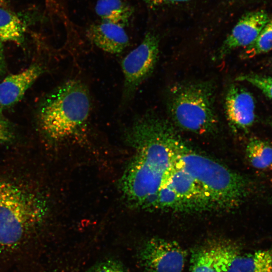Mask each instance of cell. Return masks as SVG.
Here are the masks:
<instances>
[{
    "label": "cell",
    "instance_id": "obj_1",
    "mask_svg": "<svg viewBox=\"0 0 272 272\" xmlns=\"http://www.w3.org/2000/svg\"><path fill=\"white\" fill-rule=\"evenodd\" d=\"M175 132L168 122L150 114L135 121L127 131L126 140L135 154L119 184L131 207L146 210L164 182L174 162L171 141Z\"/></svg>",
    "mask_w": 272,
    "mask_h": 272
},
{
    "label": "cell",
    "instance_id": "obj_2",
    "mask_svg": "<svg viewBox=\"0 0 272 272\" xmlns=\"http://www.w3.org/2000/svg\"><path fill=\"white\" fill-rule=\"evenodd\" d=\"M47 208L35 193L0 180V272H35Z\"/></svg>",
    "mask_w": 272,
    "mask_h": 272
},
{
    "label": "cell",
    "instance_id": "obj_3",
    "mask_svg": "<svg viewBox=\"0 0 272 272\" xmlns=\"http://www.w3.org/2000/svg\"><path fill=\"white\" fill-rule=\"evenodd\" d=\"M171 145L174 162L186 171L210 195L217 210L237 208L252 191L246 177L189 148L175 132Z\"/></svg>",
    "mask_w": 272,
    "mask_h": 272
},
{
    "label": "cell",
    "instance_id": "obj_4",
    "mask_svg": "<svg viewBox=\"0 0 272 272\" xmlns=\"http://www.w3.org/2000/svg\"><path fill=\"white\" fill-rule=\"evenodd\" d=\"M90 110L87 87L80 80H69L44 100L39 111L40 125L48 138L61 141L72 137L82 128Z\"/></svg>",
    "mask_w": 272,
    "mask_h": 272
},
{
    "label": "cell",
    "instance_id": "obj_5",
    "mask_svg": "<svg viewBox=\"0 0 272 272\" xmlns=\"http://www.w3.org/2000/svg\"><path fill=\"white\" fill-rule=\"evenodd\" d=\"M214 87L207 81L178 84L168 94L169 115L181 128L197 134L213 132L218 118L214 106Z\"/></svg>",
    "mask_w": 272,
    "mask_h": 272
},
{
    "label": "cell",
    "instance_id": "obj_6",
    "mask_svg": "<svg viewBox=\"0 0 272 272\" xmlns=\"http://www.w3.org/2000/svg\"><path fill=\"white\" fill-rule=\"evenodd\" d=\"M159 52V39L148 32L141 43L126 55L121 62L124 77L122 103L128 102L140 86L153 72Z\"/></svg>",
    "mask_w": 272,
    "mask_h": 272
},
{
    "label": "cell",
    "instance_id": "obj_7",
    "mask_svg": "<svg viewBox=\"0 0 272 272\" xmlns=\"http://www.w3.org/2000/svg\"><path fill=\"white\" fill-rule=\"evenodd\" d=\"M187 253L177 241L153 237L145 241L137 259L145 272H182Z\"/></svg>",
    "mask_w": 272,
    "mask_h": 272
},
{
    "label": "cell",
    "instance_id": "obj_8",
    "mask_svg": "<svg viewBox=\"0 0 272 272\" xmlns=\"http://www.w3.org/2000/svg\"><path fill=\"white\" fill-rule=\"evenodd\" d=\"M241 251L240 245L233 240L208 239L192 249L189 272H227Z\"/></svg>",
    "mask_w": 272,
    "mask_h": 272
},
{
    "label": "cell",
    "instance_id": "obj_9",
    "mask_svg": "<svg viewBox=\"0 0 272 272\" xmlns=\"http://www.w3.org/2000/svg\"><path fill=\"white\" fill-rule=\"evenodd\" d=\"M164 182L185 201L190 213L217 210L206 191L174 162Z\"/></svg>",
    "mask_w": 272,
    "mask_h": 272
},
{
    "label": "cell",
    "instance_id": "obj_10",
    "mask_svg": "<svg viewBox=\"0 0 272 272\" xmlns=\"http://www.w3.org/2000/svg\"><path fill=\"white\" fill-rule=\"evenodd\" d=\"M269 18L263 10H257L244 14L234 26L219 48L216 58L225 57L233 50L246 47L256 39Z\"/></svg>",
    "mask_w": 272,
    "mask_h": 272
},
{
    "label": "cell",
    "instance_id": "obj_11",
    "mask_svg": "<svg viewBox=\"0 0 272 272\" xmlns=\"http://www.w3.org/2000/svg\"><path fill=\"white\" fill-rule=\"evenodd\" d=\"M224 107L230 127L235 130H246L255 118V103L252 94L240 85L233 84L226 94Z\"/></svg>",
    "mask_w": 272,
    "mask_h": 272
},
{
    "label": "cell",
    "instance_id": "obj_12",
    "mask_svg": "<svg viewBox=\"0 0 272 272\" xmlns=\"http://www.w3.org/2000/svg\"><path fill=\"white\" fill-rule=\"evenodd\" d=\"M87 38L97 47L110 54H119L128 46L129 38L124 27L102 22L91 25L86 30Z\"/></svg>",
    "mask_w": 272,
    "mask_h": 272
},
{
    "label": "cell",
    "instance_id": "obj_13",
    "mask_svg": "<svg viewBox=\"0 0 272 272\" xmlns=\"http://www.w3.org/2000/svg\"><path fill=\"white\" fill-rule=\"evenodd\" d=\"M43 71L39 64H33L22 72L5 78L0 83V103L3 108L19 101Z\"/></svg>",
    "mask_w": 272,
    "mask_h": 272
},
{
    "label": "cell",
    "instance_id": "obj_14",
    "mask_svg": "<svg viewBox=\"0 0 272 272\" xmlns=\"http://www.w3.org/2000/svg\"><path fill=\"white\" fill-rule=\"evenodd\" d=\"M227 272H272V250L239 254Z\"/></svg>",
    "mask_w": 272,
    "mask_h": 272
},
{
    "label": "cell",
    "instance_id": "obj_15",
    "mask_svg": "<svg viewBox=\"0 0 272 272\" xmlns=\"http://www.w3.org/2000/svg\"><path fill=\"white\" fill-rule=\"evenodd\" d=\"M95 11L103 22L124 26L133 14V10L123 0H98Z\"/></svg>",
    "mask_w": 272,
    "mask_h": 272
},
{
    "label": "cell",
    "instance_id": "obj_16",
    "mask_svg": "<svg viewBox=\"0 0 272 272\" xmlns=\"http://www.w3.org/2000/svg\"><path fill=\"white\" fill-rule=\"evenodd\" d=\"M146 210L190 213L185 201L165 182L152 198Z\"/></svg>",
    "mask_w": 272,
    "mask_h": 272
},
{
    "label": "cell",
    "instance_id": "obj_17",
    "mask_svg": "<svg viewBox=\"0 0 272 272\" xmlns=\"http://www.w3.org/2000/svg\"><path fill=\"white\" fill-rule=\"evenodd\" d=\"M0 6V41L21 44L25 28L22 21L12 12Z\"/></svg>",
    "mask_w": 272,
    "mask_h": 272
},
{
    "label": "cell",
    "instance_id": "obj_18",
    "mask_svg": "<svg viewBox=\"0 0 272 272\" xmlns=\"http://www.w3.org/2000/svg\"><path fill=\"white\" fill-rule=\"evenodd\" d=\"M246 155L254 168L265 169L272 166V147L265 141L252 138L246 147Z\"/></svg>",
    "mask_w": 272,
    "mask_h": 272
},
{
    "label": "cell",
    "instance_id": "obj_19",
    "mask_svg": "<svg viewBox=\"0 0 272 272\" xmlns=\"http://www.w3.org/2000/svg\"><path fill=\"white\" fill-rule=\"evenodd\" d=\"M272 49V17H270L255 40L245 47L243 58H251Z\"/></svg>",
    "mask_w": 272,
    "mask_h": 272
},
{
    "label": "cell",
    "instance_id": "obj_20",
    "mask_svg": "<svg viewBox=\"0 0 272 272\" xmlns=\"http://www.w3.org/2000/svg\"><path fill=\"white\" fill-rule=\"evenodd\" d=\"M236 80L246 82L251 84L272 100V77L255 74H248L238 76Z\"/></svg>",
    "mask_w": 272,
    "mask_h": 272
},
{
    "label": "cell",
    "instance_id": "obj_21",
    "mask_svg": "<svg viewBox=\"0 0 272 272\" xmlns=\"http://www.w3.org/2000/svg\"><path fill=\"white\" fill-rule=\"evenodd\" d=\"M85 272H130L121 261L108 258L97 262Z\"/></svg>",
    "mask_w": 272,
    "mask_h": 272
},
{
    "label": "cell",
    "instance_id": "obj_22",
    "mask_svg": "<svg viewBox=\"0 0 272 272\" xmlns=\"http://www.w3.org/2000/svg\"><path fill=\"white\" fill-rule=\"evenodd\" d=\"M12 137V131L9 123L3 116H0V144L10 142Z\"/></svg>",
    "mask_w": 272,
    "mask_h": 272
},
{
    "label": "cell",
    "instance_id": "obj_23",
    "mask_svg": "<svg viewBox=\"0 0 272 272\" xmlns=\"http://www.w3.org/2000/svg\"><path fill=\"white\" fill-rule=\"evenodd\" d=\"M146 3L153 6H162L184 3L190 0H144Z\"/></svg>",
    "mask_w": 272,
    "mask_h": 272
},
{
    "label": "cell",
    "instance_id": "obj_24",
    "mask_svg": "<svg viewBox=\"0 0 272 272\" xmlns=\"http://www.w3.org/2000/svg\"><path fill=\"white\" fill-rule=\"evenodd\" d=\"M4 49L2 43L0 41V75L3 73L5 67Z\"/></svg>",
    "mask_w": 272,
    "mask_h": 272
},
{
    "label": "cell",
    "instance_id": "obj_25",
    "mask_svg": "<svg viewBox=\"0 0 272 272\" xmlns=\"http://www.w3.org/2000/svg\"><path fill=\"white\" fill-rule=\"evenodd\" d=\"M7 4V2L5 0H0V6H4Z\"/></svg>",
    "mask_w": 272,
    "mask_h": 272
},
{
    "label": "cell",
    "instance_id": "obj_26",
    "mask_svg": "<svg viewBox=\"0 0 272 272\" xmlns=\"http://www.w3.org/2000/svg\"><path fill=\"white\" fill-rule=\"evenodd\" d=\"M3 107L1 104V103H0V116H3V115H2V110H3Z\"/></svg>",
    "mask_w": 272,
    "mask_h": 272
},
{
    "label": "cell",
    "instance_id": "obj_27",
    "mask_svg": "<svg viewBox=\"0 0 272 272\" xmlns=\"http://www.w3.org/2000/svg\"><path fill=\"white\" fill-rule=\"evenodd\" d=\"M36 272H39V269ZM50 272H51V271H50Z\"/></svg>",
    "mask_w": 272,
    "mask_h": 272
}]
</instances>
